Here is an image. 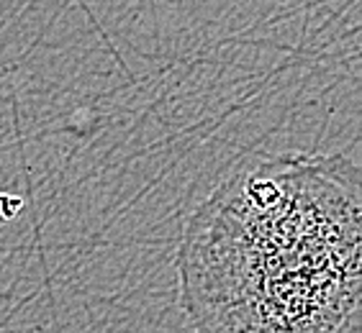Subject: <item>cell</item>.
I'll list each match as a JSON object with an SVG mask.
<instances>
[{
	"instance_id": "6da1fadb",
	"label": "cell",
	"mask_w": 362,
	"mask_h": 333,
	"mask_svg": "<svg viewBox=\"0 0 362 333\" xmlns=\"http://www.w3.org/2000/svg\"><path fill=\"white\" fill-rule=\"evenodd\" d=\"M355 162H252L193 210L177 249L198 333H362V193Z\"/></svg>"
}]
</instances>
